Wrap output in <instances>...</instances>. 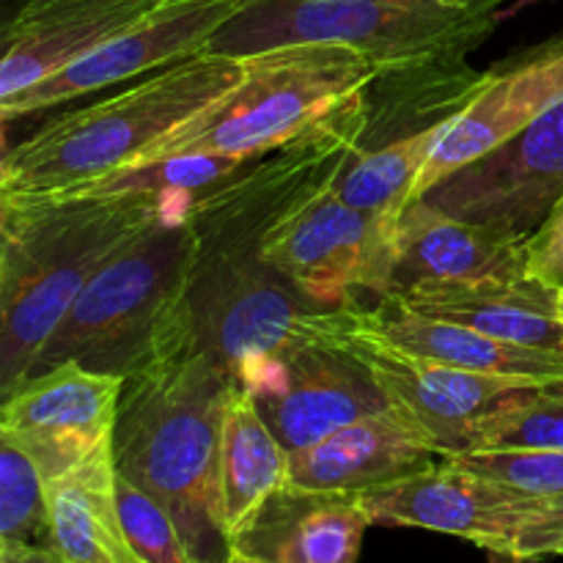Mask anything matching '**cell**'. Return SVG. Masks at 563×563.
<instances>
[{
  "label": "cell",
  "mask_w": 563,
  "mask_h": 563,
  "mask_svg": "<svg viewBox=\"0 0 563 563\" xmlns=\"http://www.w3.org/2000/svg\"><path fill=\"white\" fill-rule=\"evenodd\" d=\"M231 385L234 377L203 346L185 297L146 355L124 374L113 427L115 471L174 515L201 563L229 559L214 467Z\"/></svg>",
  "instance_id": "obj_1"
},
{
  "label": "cell",
  "mask_w": 563,
  "mask_h": 563,
  "mask_svg": "<svg viewBox=\"0 0 563 563\" xmlns=\"http://www.w3.org/2000/svg\"><path fill=\"white\" fill-rule=\"evenodd\" d=\"M181 201L192 198L0 201V394L25 383L88 280Z\"/></svg>",
  "instance_id": "obj_2"
},
{
  "label": "cell",
  "mask_w": 563,
  "mask_h": 563,
  "mask_svg": "<svg viewBox=\"0 0 563 563\" xmlns=\"http://www.w3.org/2000/svg\"><path fill=\"white\" fill-rule=\"evenodd\" d=\"M247 71V55L201 53L108 99L55 115L5 148L0 201L55 198L135 165L159 137L212 104Z\"/></svg>",
  "instance_id": "obj_3"
},
{
  "label": "cell",
  "mask_w": 563,
  "mask_h": 563,
  "mask_svg": "<svg viewBox=\"0 0 563 563\" xmlns=\"http://www.w3.org/2000/svg\"><path fill=\"white\" fill-rule=\"evenodd\" d=\"M504 0H253L209 42L207 53L253 55L291 44H341L379 75L465 64L493 36Z\"/></svg>",
  "instance_id": "obj_4"
},
{
  "label": "cell",
  "mask_w": 563,
  "mask_h": 563,
  "mask_svg": "<svg viewBox=\"0 0 563 563\" xmlns=\"http://www.w3.org/2000/svg\"><path fill=\"white\" fill-rule=\"evenodd\" d=\"M377 75L374 60L341 44H291L253 53L245 77L231 91L159 137L135 165L269 154L350 104Z\"/></svg>",
  "instance_id": "obj_5"
},
{
  "label": "cell",
  "mask_w": 563,
  "mask_h": 563,
  "mask_svg": "<svg viewBox=\"0 0 563 563\" xmlns=\"http://www.w3.org/2000/svg\"><path fill=\"white\" fill-rule=\"evenodd\" d=\"M190 203L168 209L88 280L44 341L27 377L66 361L124 377L146 355L196 275L198 234Z\"/></svg>",
  "instance_id": "obj_6"
},
{
  "label": "cell",
  "mask_w": 563,
  "mask_h": 563,
  "mask_svg": "<svg viewBox=\"0 0 563 563\" xmlns=\"http://www.w3.org/2000/svg\"><path fill=\"white\" fill-rule=\"evenodd\" d=\"M302 339L344 352L374 379L388 405L405 416L440 454L471 449V429L489 407L520 390L544 388L522 377H493L429 361L396 344L368 308L357 302L313 308L302 319Z\"/></svg>",
  "instance_id": "obj_7"
},
{
  "label": "cell",
  "mask_w": 563,
  "mask_h": 563,
  "mask_svg": "<svg viewBox=\"0 0 563 563\" xmlns=\"http://www.w3.org/2000/svg\"><path fill=\"white\" fill-rule=\"evenodd\" d=\"M357 500L372 526L449 533L520 563L563 555V495L526 493L449 460Z\"/></svg>",
  "instance_id": "obj_8"
},
{
  "label": "cell",
  "mask_w": 563,
  "mask_h": 563,
  "mask_svg": "<svg viewBox=\"0 0 563 563\" xmlns=\"http://www.w3.org/2000/svg\"><path fill=\"white\" fill-rule=\"evenodd\" d=\"M399 220L361 212L324 190L262 247L267 264L311 308L355 302V291L390 295Z\"/></svg>",
  "instance_id": "obj_9"
},
{
  "label": "cell",
  "mask_w": 563,
  "mask_h": 563,
  "mask_svg": "<svg viewBox=\"0 0 563 563\" xmlns=\"http://www.w3.org/2000/svg\"><path fill=\"white\" fill-rule=\"evenodd\" d=\"M563 198V97L484 157L462 165L423 201L460 220L531 236Z\"/></svg>",
  "instance_id": "obj_10"
},
{
  "label": "cell",
  "mask_w": 563,
  "mask_h": 563,
  "mask_svg": "<svg viewBox=\"0 0 563 563\" xmlns=\"http://www.w3.org/2000/svg\"><path fill=\"white\" fill-rule=\"evenodd\" d=\"M253 0H163L146 16L121 31L102 47L75 60L49 80L0 102V119L36 113L71 102L113 82L159 71L170 64L207 53L209 42Z\"/></svg>",
  "instance_id": "obj_11"
},
{
  "label": "cell",
  "mask_w": 563,
  "mask_h": 563,
  "mask_svg": "<svg viewBox=\"0 0 563 563\" xmlns=\"http://www.w3.org/2000/svg\"><path fill=\"white\" fill-rule=\"evenodd\" d=\"M234 379L251 390L262 418L289 454L390 407L352 357L311 341L253 363Z\"/></svg>",
  "instance_id": "obj_12"
},
{
  "label": "cell",
  "mask_w": 563,
  "mask_h": 563,
  "mask_svg": "<svg viewBox=\"0 0 563 563\" xmlns=\"http://www.w3.org/2000/svg\"><path fill=\"white\" fill-rule=\"evenodd\" d=\"M124 377L66 361L3 396L0 432L25 445L47 482L113 440Z\"/></svg>",
  "instance_id": "obj_13"
},
{
  "label": "cell",
  "mask_w": 563,
  "mask_h": 563,
  "mask_svg": "<svg viewBox=\"0 0 563 563\" xmlns=\"http://www.w3.org/2000/svg\"><path fill=\"white\" fill-rule=\"evenodd\" d=\"M563 97V36L531 47L520 58L489 69L482 91L451 119L443 141L429 157L412 190V201L462 165L484 157Z\"/></svg>",
  "instance_id": "obj_14"
},
{
  "label": "cell",
  "mask_w": 563,
  "mask_h": 563,
  "mask_svg": "<svg viewBox=\"0 0 563 563\" xmlns=\"http://www.w3.org/2000/svg\"><path fill=\"white\" fill-rule=\"evenodd\" d=\"M163 0H25L5 22L0 102L49 80Z\"/></svg>",
  "instance_id": "obj_15"
},
{
  "label": "cell",
  "mask_w": 563,
  "mask_h": 563,
  "mask_svg": "<svg viewBox=\"0 0 563 563\" xmlns=\"http://www.w3.org/2000/svg\"><path fill=\"white\" fill-rule=\"evenodd\" d=\"M438 456L427 438L388 407L291 451L289 484L311 493L361 495L432 471Z\"/></svg>",
  "instance_id": "obj_16"
},
{
  "label": "cell",
  "mask_w": 563,
  "mask_h": 563,
  "mask_svg": "<svg viewBox=\"0 0 563 563\" xmlns=\"http://www.w3.org/2000/svg\"><path fill=\"white\" fill-rule=\"evenodd\" d=\"M526 269L528 236L460 220L418 198L401 212L396 229L390 295L418 284L522 278Z\"/></svg>",
  "instance_id": "obj_17"
},
{
  "label": "cell",
  "mask_w": 563,
  "mask_h": 563,
  "mask_svg": "<svg viewBox=\"0 0 563 563\" xmlns=\"http://www.w3.org/2000/svg\"><path fill=\"white\" fill-rule=\"evenodd\" d=\"M368 526L357 495L286 484L231 537L229 555L256 563H357Z\"/></svg>",
  "instance_id": "obj_18"
},
{
  "label": "cell",
  "mask_w": 563,
  "mask_h": 563,
  "mask_svg": "<svg viewBox=\"0 0 563 563\" xmlns=\"http://www.w3.org/2000/svg\"><path fill=\"white\" fill-rule=\"evenodd\" d=\"M385 300L423 317L465 324L509 344L563 352L559 289L528 275L418 284Z\"/></svg>",
  "instance_id": "obj_19"
},
{
  "label": "cell",
  "mask_w": 563,
  "mask_h": 563,
  "mask_svg": "<svg viewBox=\"0 0 563 563\" xmlns=\"http://www.w3.org/2000/svg\"><path fill=\"white\" fill-rule=\"evenodd\" d=\"M289 484V451L258 412L251 390L234 379L223 416L214 467L218 522L229 539Z\"/></svg>",
  "instance_id": "obj_20"
},
{
  "label": "cell",
  "mask_w": 563,
  "mask_h": 563,
  "mask_svg": "<svg viewBox=\"0 0 563 563\" xmlns=\"http://www.w3.org/2000/svg\"><path fill=\"white\" fill-rule=\"evenodd\" d=\"M49 550L66 563H143L115 504L113 440L49 482Z\"/></svg>",
  "instance_id": "obj_21"
},
{
  "label": "cell",
  "mask_w": 563,
  "mask_h": 563,
  "mask_svg": "<svg viewBox=\"0 0 563 563\" xmlns=\"http://www.w3.org/2000/svg\"><path fill=\"white\" fill-rule=\"evenodd\" d=\"M374 317L396 344L429 361L493 377H522L544 385L563 383V352L509 344L465 324L407 311L388 300H383Z\"/></svg>",
  "instance_id": "obj_22"
},
{
  "label": "cell",
  "mask_w": 563,
  "mask_h": 563,
  "mask_svg": "<svg viewBox=\"0 0 563 563\" xmlns=\"http://www.w3.org/2000/svg\"><path fill=\"white\" fill-rule=\"evenodd\" d=\"M451 119L405 137H394L383 146L357 148L333 181V192L361 212L399 220L412 203L418 176L427 168L438 143L443 141Z\"/></svg>",
  "instance_id": "obj_23"
},
{
  "label": "cell",
  "mask_w": 563,
  "mask_h": 563,
  "mask_svg": "<svg viewBox=\"0 0 563 563\" xmlns=\"http://www.w3.org/2000/svg\"><path fill=\"white\" fill-rule=\"evenodd\" d=\"M500 449L563 451V383L506 396L473 423L467 451Z\"/></svg>",
  "instance_id": "obj_24"
},
{
  "label": "cell",
  "mask_w": 563,
  "mask_h": 563,
  "mask_svg": "<svg viewBox=\"0 0 563 563\" xmlns=\"http://www.w3.org/2000/svg\"><path fill=\"white\" fill-rule=\"evenodd\" d=\"M0 544L49 548V482L36 456L0 432Z\"/></svg>",
  "instance_id": "obj_25"
},
{
  "label": "cell",
  "mask_w": 563,
  "mask_h": 563,
  "mask_svg": "<svg viewBox=\"0 0 563 563\" xmlns=\"http://www.w3.org/2000/svg\"><path fill=\"white\" fill-rule=\"evenodd\" d=\"M115 504L126 539L143 563H201L187 548L174 515L119 471H115Z\"/></svg>",
  "instance_id": "obj_26"
},
{
  "label": "cell",
  "mask_w": 563,
  "mask_h": 563,
  "mask_svg": "<svg viewBox=\"0 0 563 563\" xmlns=\"http://www.w3.org/2000/svg\"><path fill=\"white\" fill-rule=\"evenodd\" d=\"M454 465L533 495H563V451L500 449L445 456Z\"/></svg>",
  "instance_id": "obj_27"
},
{
  "label": "cell",
  "mask_w": 563,
  "mask_h": 563,
  "mask_svg": "<svg viewBox=\"0 0 563 563\" xmlns=\"http://www.w3.org/2000/svg\"><path fill=\"white\" fill-rule=\"evenodd\" d=\"M528 278L561 289L563 286V198L542 225L528 236Z\"/></svg>",
  "instance_id": "obj_28"
},
{
  "label": "cell",
  "mask_w": 563,
  "mask_h": 563,
  "mask_svg": "<svg viewBox=\"0 0 563 563\" xmlns=\"http://www.w3.org/2000/svg\"><path fill=\"white\" fill-rule=\"evenodd\" d=\"M0 563H66L49 548H31V544H0Z\"/></svg>",
  "instance_id": "obj_29"
},
{
  "label": "cell",
  "mask_w": 563,
  "mask_h": 563,
  "mask_svg": "<svg viewBox=\"0 0 563 563\" xmlns=\"http://www.w3.org/2000/svg\"><path fill=\"white\" fill-rule=\"evenodd\" d=\"M533 3H542V0H517V3L511 5L509 11H500V20H504V16H511V14H517V11L528 9V5H533Z\"/></svg>",
  "instance_id": "obj_30"
},
{
  "label": "cell",
  "mask_w": 563,
  "mask_h": 563,
  "mask_svg": "<svg viewBox=\"0 0 563 563\" xmlns=\"http://www.w3.org/2000/svg\"><path fill=\"white\" fill-rule=\"evenodd\" d=\"M489 563H520V561L509 559V555H500V553H489Z\"/></svg>",
  "instance_id": "obj_31"
},
{
  "label": "cell",
  "mask_w": 563,
  "mask_h": 563,
  "mask_svg": "<svg viewBox=\"0 0 563 563\" xmlns=\"http://www.w3.org/2000/svg\"><path fill=\"white\" fill-rule=\"evenodd\" d=\"M445 3H449V5H467V3H473V0H445Z\"/></svg>",
  "instance_id": "obj_32"
},
{
  "label": "cell",
  "mask_w": 563,
  "mask_h": 563,
  "mask_svg": "<svg viewBox=\"0 0 563 563\" xmlns=\"http://www.w3.org/2000/svg\"><path fill=\"white\" fill-rule=\"evenodd\" d=\"M559 311H561V322H563V286L559 289Z\"/></svg>",
  "instance_id": "obj_33"
},
{
  "label": "cell",
  "mask_w": 563,
  "mask_h": 563,
  "mask_svg": "<svg viewBox=\"0 0 563 563\" xmlns=\"http://www.w3.org/2000/svg\"><path fill=\"white\" fill-rule=\"evenodd\" d=\"M223 563H245L242 559H236V555H229V559H225Z\"/></svg>",
  "instance_id": "obj_34"
},
{
  "label": "cell",
  "mask_w": 563,
  "mask_h": 563,
  "mask_svg": "<svg viewBox=\"0 0 563 563\" xmlns=\"http://www.w3.org/2000/svg\"><path fill=\"white\" fill-rule=\"evenodd\" d=\"M236 559H240V555H236ZM245 563H256V561H247V559H242Z\"/></svg>",
  "instance_id": "obj_35"
}]
</instances>
